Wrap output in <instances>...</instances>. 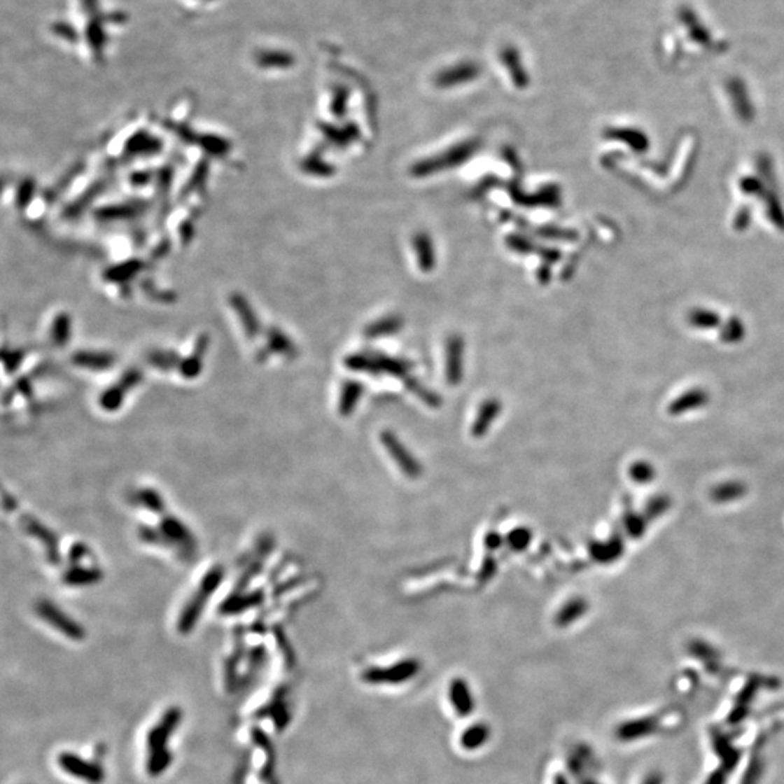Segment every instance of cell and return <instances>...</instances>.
I'll use <instances>...</instances> for the list:
<instances>
[{
    "label": "cell",
    "instance_id": "19",
    "mask_svg": "<svg viewBox=\"0 0 784 784\" xmlns=\"http://www.w3.org/2000/svg\"><path fill=\"white\" fill-rule=\"evenodd\" d=\"M139 497V503L143 504V507H146L147 510L153 513H162L164 510V500L160 497V494L154 491L151 488H146L139 491L136 494Z\"/></svg>",
    "mask_w": 784,
    "mask_h": 784
},
{
    "label": "cell",
    "instance_id": "2",
    "mask_svg": "<svg viewBox=\"0 0 784 784\" xmlns=\"http://www.w3.org/2000/svg\"><path fill=\"white\" fill-rule=\"evenodd\" d=\"M36 613L46 623L52 626L55 631H60L64 636L71 640H82L85 639V629L76 623L71 617H69L64 612H62L55 604L48 600H41L36 604Z\"/></svg>",
    "mask_w": 784,
    "mask_h": 784
},
{
    "label": "cell",
    "instance_id": "12",
    "mask_svg": "<svg viewBox=\"0 0 784 784\" xmlns=\"http://www.w3.org/2000/svg\"><path fill=\"white\" fill-rule=\"evenodd\" d=\"M747 493V486L739 481H728L724 484H719L712 489V498L716 503H731L736 501Z\"/></svg>",
    "mask_w": 784,
    "mask_h": 784
},
{
    "label": "cell",
    "instance_id": "3",
    "mask_svg": "<svg viewBox=\"0 0 784 784\" xmlns=\"http://www.w3.org/2000/svg\"><path fill=\"white\" fill-rule=\"evenodd\" d=\"M57 762L67 774L89 784H101L105 780V773L101 766L89 762L73 752H62L58 755Z\"/></svg>",
    "mask_w": 784,
    "mask_h": 784
},
{
    "label": "cell",
    "instance_id": "16",
    "mask_svg": "<svg viewBox=\"0 0 784 784\" xmlns=\"http://www.w3.org/2000/svg\"><path fill=\"white\" fill-rule=\"evenodd\" d=\"M97 580H101V571L94 570V568H90V570H88V568H76V570H71L66 574V582L71 585L92 584Z\"/></svg>",
    "mask_w": 784,
    "mask_h": 784
},
{
    "label": "cell",
    "instance_id": "26",
    "mask_svg": "<svg viewBox=\"0 0 784 784\" xmlns=\"http://www.w3.org/2000/svg\"><path fill=\"white\" fill-rule=\"evenodd\" d=\"M585 609H587V606H585V603H584L582 600H581V601H575V603H573L571 606H568V609L562 613V620H564V622L573 620V619L581 616V615L585 612Z\"/></svg>",
    "mask_w": 784,
    "mask_h": 784
},
{
    "label": "cell",
    "instance_id": "5",
    "mask_svg": "<svg viewBox=\"0 0 784 784\" xmlns=\"http://www.w3.org/2000/svg\"><path fill=\"white\" fill-rule=\"evenodd\" d=\"M419 670L416 661H404L386 670H369L363 674V678L372 684H400L413 678Z\"/></svg>",
    "mask_w": 784,
    "mask_h": 784
},
{
    "label": "cell",
    "instance_id": "23",
    "mask_svg": "<svg viewBox=\"0 0 784 784\" xmlns=\"http://www.w3.org/2000/svg\"><path fill=\"white\" fill-rule=\"evenodd\" d=\"M624 527L632 538H640L646 531V519L645 516L631 513L624 519Z\"/></svg>",
    "mask_w": 784,
    "mask_h": 784
},
{
    "label": "cell",
    "instance_id": "22",
    "mask_svg": "<svg viewBox=\"0 0 784 784\" xmlns=\"http://www.w3.org/2000/svg\"><path fill=\"white\" fill-rule=\"evenodd\" d=\"M671 500L666 496H657L654 497L645 507V517L648 519H658L662 516L666 510L670 508Z\"/></svg>",
    "mask_w": 784,
    "mask_h": 784
},
{
    "label": "cell",
    "instance_id": "8",
    "mask_svg": "<svg viewBox=\"0 0 784 784\" xmlns=\"http://www.w3.org/2000/svg\"><path fill=\"white\" fill-rule=\"evenodd\" d=\"M449 701L452 704L454 710L456 712L458 716L465 718L469 716L470 713L474 712L475 709V700H474V694L470 692L469 685L466 681L456 678L449 685Z\"/></svg>",
    "mask_w": 784,
    "mask_h": 784
},
{
    "label": "cell",
    "instance_id": "7",
    "mask_svg": "<svg viewBox=\"0 0 784 784\" xmlns=\"http://www.w3.org/2000/svg\"><path fill=\"white\" fill-rule=\"evenodd\" d=\"M160 535H164V538L169 542L174 543L176 546L182 547L183 551H188V552L195 551V547H196L195 538L190 533L189 528L179 519H176L173 516H166L162 520Z\"/></svg>",
    "mask_w": 784,
    "mask_h": 784
},
{
    "label": "cell",
    "instance_id": "13",
    "mask_svg": "<svg viewBox=\"0 0 784 784\" xmlns=\"http://www.w3.org/2000/svg\"><path fill=\"white\" fill-rule=\"evenodd\" d=\"M477 73H478V67L475 64L465 63V64H461L458 67L449 69L447 71L440 74L439 83L440 85H452V83L463 82V80H468V78H472Z\"/></svg>",
    "mask_w": 784,
    "mask_h": 784
},
{
    "label": "cell",
    "instance_id": "17",
    "mask_svg": "<svg viewBox=\"0 0 784 784\" xmlns=\"http://www.w3.org/2000/svg\"><path fill=\"white\" fill-rule=\"evenodd\" d=\"M501 58L504 64L510 69V71L513 73V76L516 77L517 82H524L526 74H524V69H522L520 64V55L519 51L514 47H505L501 51Z\"/></svg>",
    "mask_w": 784,
    "mask_h": 784
},
{
    "label": "cell",
    "instance_id": "28",
    "mask_svg": "<svg viewBox=\"0 0 784 784\" xmlns=\"http://www.w3.org/2000/svg\"><path fill=\"white\" fill-rule=\"evenodd\" d=\"M554 784H566V781H565V778H564V777L558 776V777H555V778H554Z\"/></svg>",
    "mask_w": 784,
    "mask_h": 784
},
{
    "label": "cell",
    "instance_id": "18",
    "mask_svg": "<svg viewBox=\"0 0 784 784\" xmlns=\"http://www.w3.org/2000/svg\"><path fill=\"white\" fill-rule=\"evenodd\" d=\"M655 468L646 461H638L631 466V478L640 485L650 484L655 478Z\"/></svg>",
    "mask_w": 784,
    "mask_h": 784
},
{
    "label": "cell",
    "instance_id": "4",
    "mask_svg": "<svg viewBox=\"0 0 784 784\" xmlns=\"http://www.w3.org/2000/svg\"><path fill=\"white\" fill-rule=\"evenodd\" d=\"M182 720V710L179 708H170L157 722L147 735L148 754L167 750V742L172 734L179 727Z\"/></svg>",
    "mask_w": 784,
    "mask_h": 784
},
{
    "label": "cell",
    "instance_id": "10",
    "mask_svg": "<svg viewBox=\"0 0 784 784\" xmlns=\"http://www.w3.org/2000/svg\"><path fill=\"white\" fill-rule=\"evenodd\" d=\"M139 379H140V377L136 374H128V375L124 377L121 384L113 385L106 392H104V396L101 397L102 408L106 410V411H113L116 408H120V405L122 404V401L125 398L127 389L130 391V388L139 382Z\"/></svg>",
    "mask_w": 784,
    "mask_h": 784
},
{
    "label": "cell",
    "instance_id": "21",
    "mask_svg": "<svg viewBox=\"0 0 784 784\" xmlns=\"http://www.w3.org/2000/svg\"><path fill=\"white\" fill-rule=\"evenodd\" d=\"M623 554V543L620 539H612V542L604 543L597 547L596 555L600 561H615Z\"/></svg>",
    "mask_w": 784,
    "mask_h": 784
},
{
    "label": "cell",
    "instance_id": "15",
    "mask_svg": "<svg viewBox=\"0 0 784 784\" xmlns=\"http://www.w3.org/2000/svg\"><path fill=\"white\" fill-rule=\"evenodd\" d=\"M172 754L169 750L166 751H159V752H151L148 754V760H147V773L151 777H157L163 774L172 764Z\"/></svg>",
    "mask_w": 784,
    "mask_h": 784
},
{
    "label": "cell",
    "instance_id": "25",
    "mask_svg": "<svg viewBox=\"0 0 784 784\" xmlns=\"http://www.w3.org/2000/svg\"><path fill=\"white\" fill-rule=\"evenodd\" d=\"M109 362H111V360H109L106 356H105V358H104V356H94V358H93V356H83V355H78V356H77V363H78V365H85V366L94 368V369H97V368H101V369H102V368H106V366L109 365Z\"/></svg>",
    "mask_w": 784,
    "mask_h": 784
},
{
    "label": "cell",
    "instance_id": "11",
    "mask_svg": "<svg viewBox=\"0 0 784 784\" xmlns=\"http://www.w3.org/2000/svg\"><path fill=\"white\" fill-rule=\"evenodd\" d=\"M488 738H489V728L486 724L477 723V724H470L468 729L462 732L459 742L463 750L475 751L482 747V745L488 741Z\"/></svg>",
    "mask_w": 784,
    "mask_h": 784
},
{
    "label": "cell",
    "instance_id": "6",
    "mask_svg": "<svg viewBox=\"0 0 784 784\" xmlns=\"http://www.w3.org/2000/svg\"><path fill=\"white\" fill-rule=\"evenodd\" d=\"M21 524L24 531L32 536L36 538L38 542L43 545V547L46 549V554L50 562L55 564L57 561H60V554H58V546H57V539L55 535L48 531V527H46L41 522L36 520L32 516H22L21 517Z\"/></svg>",
    "mask_w": 784,
    "mask_h": 784
},
{
    "label": "cell",
    "instance_id": "27",
    "mask_svg": "<svg viewBox=\"0 0 784 784\" xmlns=\"http://www.w3.org/2000/svg\"><path fill=\"white\" fill-rule=\"evenodd\" d=\"M741 188H742V190H745L747 193H754V190L760 189V183H758L757 179L747 178L741 183Z\"/></svg>",
    "mask_w": 784,
    "mask_h": 784
},
{
    "label": "cell",
    "instance_id": "14",
    "mask_svg": "<svg viewBox=\"0 0 784 784\" xmlns=\"http://www.w3.org/2000/svg\"><path fill=\"white\" fill-rule=\"evenodd\" d=\"M262 600H263V596L260 593H251V594H247V596H237L234 598H228L224 603L223 609L228 613H239V612H243V610L248 609V607L260 604Z\"/></svg>",
    "mask_w": 784,
    "mask_h": 784
},
{
    "label": "cell",
    "instance_id": "20",
    "mask_svg": "<svg viewBox=\"0 0 784 784\" xmlns=\"http://www.w3.org/2000/svg\"><path fill=\"white\" fill-rule=\"evenodd\" d=\"M690 323L697 328H713L718 326L719 318L713 311L694 309L690 314Z\"/></svg>",
    "mask_w": 784,
    "mask_h": 784
},
{
    "label": "cell",
    "instance_id": "24",
    "mask_svg": "<svg viewBox=\"0 0 784 784\" xmlns=\"http://www.w3.org/2000/svg\"><path fill=\"white\" fill-rule=\"evenodd\" d=\"M743 337V326L735 318L731 320L729 324L724 328L723 332V340L728 342V343H735L739 342Z\"/></svg>",
    "mask_w": 784,
    "mask_h": 784
},
{
    "label": "cell",
    "instance_id": "1",
    "mask_svg": "<svg viewBox=\"0 0 784 784\" xmlns=\"http://www.w3.org/2000/svg\"><path fill=\"white\" fill-rule=\"evenodd\" d=\"M224 578V568L223 566H212L211 570L204 575L201 580L196 592L190 596L188 604L183 607V612L179 616L178 627L182 634H189L196 622H198L201 613L204 612V607L208 598L217 592L218 585Z\"/></svg>",
    "mask_w": 784,
    "mask_h": 784
},
{
    "label": "cell",
    "instance_id": "9",
    "mask_svg": "<svg viewBox=\"0 0 784 784\" xmlns=\"http://www.w3.org/2000/svg\"><path fill=\"white\" fill-rule=\"evenodd\" d=\"M709 402V394L701 388H694L692 391L684 392L678 398H676L670 407L668 413L671 416H681L689 413V411L699 410Z\"/></svg>",
    "mask_w": 784,
    "mask_h": 784
}]
</instances>
